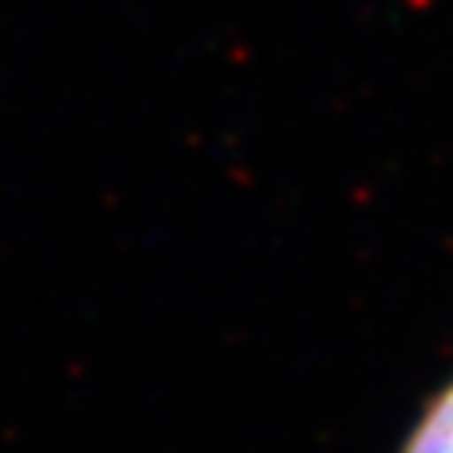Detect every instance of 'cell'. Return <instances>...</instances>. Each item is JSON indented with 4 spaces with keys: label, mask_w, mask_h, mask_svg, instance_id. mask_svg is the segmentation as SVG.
Returning <instances> with one entry per match:
<instances>
[{
    "label": "cell",
    "mask_w": 453,
    "mask_h": 453,
    "mask_svg": "<svg viewBox=\"0 0 453 453\" xmlns=\"http://www.w3.org/2000/svg\"><path fill=\"white\" fill-rule=\"evenodd\" d=\"M403 453H453V386L432 400V407L411 432Z\"/></svg>",
    "instance_id": "6da1fadb"
}]
</instances>
